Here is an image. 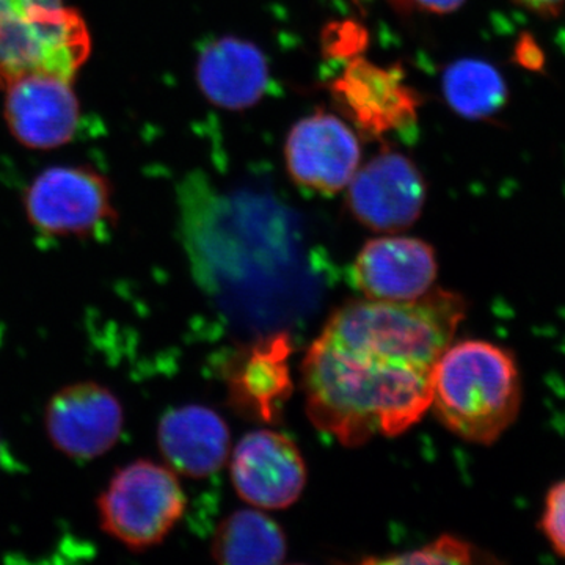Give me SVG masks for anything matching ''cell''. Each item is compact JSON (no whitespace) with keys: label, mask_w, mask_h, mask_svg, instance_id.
<instances>
[{"label":"cell","mask_w":565,"mask_h":565,"mask_svg":"<svg viewBox=\"0 0 565 565\" xmlns=\"http://www.w3.org/2000/svg\"><path fill=\"white\" fill-rule=\"evenodd\" d=\"M468 302L430 289L411 302L353 300L338 308L302 364L307 411L345 446L415 426L433 396V373L452 344Z\"/></svg>","instance_id":"6da1fadb"},{"label":"cell","mask_w":565,"mask_h":565,"mask_svg":"<svg viewBox=\"0 0 565 565\" xmlns=\"http://www.w3.org/2000/svg\"><path fill=\"white\" fill-rule=\"evenodd\" d=\"M522 404L523 379L511 349L465 340L435 364L430 408L465 441L493 445L514 426Z\"/></svg>","instance_id":"7a4b0ae2"},{"label":"cell","mask_w":565,"mask_h":565,"mask_svg":"<svg viewBox=\"0 0 565 565\" xmlns=\"http://www.w3.org/2000/svg\"><path fill=\"white\" fill-rule=\"evenodd\" d=\"M88 54L87 24L63 0H0V85L29 71L74 81Z\"/></svg>","instance_id":"3957f363"},{"label":"cell","mask_w":565,"mask_h":565,"mask_svg":"<svg viewBox=\"0 0 565 565\" xmlns=\"http://www.w3.org/2000/svg\"><path fill=\"white\" fill-rule=\"evenodd\" d=\"M184 490L172 468L139 459L120 468L98 498L104 533L132 552L161 544L185 512Z\"/></svg>","instance_id":"277c9868"},{"label":"cell","mask_w":565,"mask_h":565,"mask_svg":"<svg viewBox=\"0 0 565 565\" xmlns=\"http://www.w3.org/2000/svg\"><path fill=\"white\" fill-rule=\"evenodd\" d=\"M25 215L40 236L93 239L114 228L117 211L109 181L88 167H54L32 182Z\"/></svg>","instance_id":"5b68a950"},{"label":"cell","mask_w":565,"mask_h":565,"mask_svg":"<svg viewBox=\"0 0 565 565\" xmlns=\"http://www.w3.org/2000/svg\"><path fill=\"white\" fill-rule=\"evenodd\" d=\"M73 82L47 71H29L3 82V111L14 139L32 150L68 143L79 125Z\"/></svg>","instance_id":"8992f818"},{"label":"cell","mask_w":565,"mask_h":565,"mask_svg":"<svg viewBox=\"0 0 565 565\" xmlns=\"http://www.w3.org/2000/svg\"><path fill=\"white\" fill-rule=\"evenodd\" d=\"M44 427L55 449L74 460H93L120 440L125 411L110 388L98 382L63 386L44 411Z\"/></svg>","instance_id":"52a82bcc"},{"label":"cell","mask_w":565,"mask_h":565,"mask_svg":"<svg viewBox=\"0 0 565 565\" xmlns=\"http://www.w3.org/2000/svg\"><path fill=\"white\" fill-rule=\"evenodd\" d=\"M427 188L422 172L401 152H382L349 182L353 217L374 232L394 233L418 221Z\"/></svg>","instance_id":"ba28073f"},{"label":"cell","mask_w":565,"mask_h":565,"mask_svg":"<svg viewBox=\"0 0 565 565\" xmlns=\"http://www.w3.org/2000/svg\"><path fill=\"white\" fill-rule=\"evenodd\" d=\"M286 166L300 188L332 195L348 188L360 166V143L341 118L315 114L294 125Z\"/></svg>","instance_id":"9c48e42d"},{"label":"cell","mask_w":565,"mask_h":565,"mask_svg":"<svg viewBox=\"0 0 565 565\" xmlns=\"http://www.w3.org/2000/svg\"><path fill=\"white\" fill-rule=\"evenodd\" d=\"M234 489L259 509H285L299 500L307 467L291 438L275 430H255L237 444L232 459Z\"/></svg>","instance_id":"30bf717a"},{"label":"cell","mask_w":565,"mask_h":565,"mask_svg":"<svg viewBox=\"0 0 565 565\" xmlns=\"http://www.w3.org/2000/svg\"><path fill=\"white\" fill-rule=\"evenodd\" d=\"M434 248L416 237L384 236L364 244L353 263V285L366 299L411 302L433 289Z\"/></svg>","instance_id":"8fae6325"},{"label":"cell","mask_w":565,"mask_h":565,"mask_svg":"<svg viewBox=\"0 0 565 565\" xmlns=\"http://www.w3.org/2000/svg\"><path fill=\"white\" fill-rule=\"evenodd\" d=\"M337 102L364 131L384 134L415 120L419 99L399 68H382L356 58L333 82Z\"/></svg>","instance_id":"7c38bea8"},{"label":"cell","mask_w":565,"mask_h":565,"mask_svg":"<svg viewBox=\"0 0 565 565\" xmlns=\"http://www.w3.org/2000/svg\"><path fill=\"white\" fill-rule=\"evenodd\" d=\"M195 73L204 98L226 110L255 106L269 85V65L262 50L234 36L210 41L200 52Z\"/></svg>","instance_id":"4fadbf2b"},{"label":"cell","mask_w":565,"mask_h":565,"mask_svg":"<svg viewBox=\"0 0 565 565\" xmlns=\"http://www.w3.org/2000/svg\"><path fill=\"white\" fill-rule=\"evenodd\" d=\"M158 444L173 471L202 479L217 473L228 459L230 430L211 408L182 405L162 416Z\"/></svg>","instance_id":"5bb4252c"},{"label":"cell","mask_w":565,"mask_h":565,"mask_svg":"<svg viewBox=\"0 0 565 565\" xmlns=\"http://www.w3.org/2000/svg\"><path fill=\"white\" fill-rule=\"evenodd\" d=\"M286 552L281 527L253 509L234 512L223 520L212 542V556L222 564H280Z\"/></svg>","instance_id":"9a60e30c"},{"label":"cell","mask_w":565,"mask_h":565,"mask_svg":"<svg viewBox=\"0 0 565 565\" xmlns=\"http://www.w3.org/2000/svg\"><path fill=\"white\" fill-rule=\"evenodd\" d=\"M444 93L451 109L467 118L490 117L505 102L501 74L490 63L471 58L452 63L445 71Z\"/></svg>","instance_id":"2e32d148"},{"label":"cell","mask_w":565,"mask_h":565,"mask_svg":"<svg viewBox=\"0 0 565 565\" xmlns=\"http://www.w3.org/2000/svg\"><path fill=\"white\" fill-rule=\"evenodd\" d=\"M484 553L462 539L444 535L433 544L407 553V555L388 557L386 563L411 564H475L484 559Z\"/></svg>","instance_id":"e0dca14e"},{"label":"cell","mask_w":565,"mask_h":565,"mask_svg":"<svg viewBox=\"0 0 565 565\" xmlns=\"http://www.w3.org/2000/svg\"><path fill=\"white\" fill-rule=\"evenodd\" d=\"M539 530L553 552L565 559V479L555 482L545 493Z\"/></svg>","instance_id":"ac0fdd59"},{"label":"cell","mask_w":565,"mask_h":565,"mask_svg":"<svg viewBox=\"0 0 565 565\" xmlns=\"http://www.w3.org/2000/svg\"><path fill=\"white\" fill-rule=\"evenodd\" d=\"M423 10L430 11V13H452L459 9L465 0H415Z\"/></svg>","instance_id":"d6986e66"},{"label":"cell","mask_w":565,"mask_h":565,"mask_svg":"<svg viewBox=\"0 0 565 565\" xmlns=\"http://www.w3.org/2000/svg\"><path fill=\"white\" fill-rule=\"evenodd\" d=\"M516 2L539 14H555L563 9L565 0H516Z\"/></svg>","instance_id":"ffe728a7"},{"label":"cell","mask_w":565,"mask_h":565,"mask_svg":"<svg viewBox=\"0 0 565 565\" xmlns=\"http://www.w3.org/2000/svg\"><path fill=\"white\" fill-rule=\"evenodd\" d=\"M3 455V448H2V441H0V460H2Z\"/></svg>","instance_id":"44dd1931"}]
</instances>
